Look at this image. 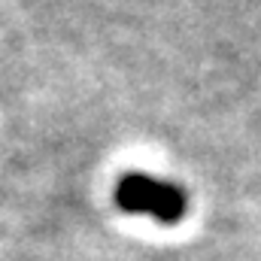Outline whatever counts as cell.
Listing matches in <instances>:
<instances>
[{
    "instance_id": "obj_1",
    "label": "cell",
    "mask_w": 261,
    "mask_h": 261,
    "mask_svg": "<svg viewBox=\"0 0 261 261\" xmlns=\"http://www.w3.org/2000/svg\"><path fill=\"white\" fill-rule=\"evenodd\" d=\"M116 203L125 213L152 216L161 225L179 222L189 210V197L179 186L167 179H155L149 173H125L116 186Z\"/></svg>"
}]
</instances>
